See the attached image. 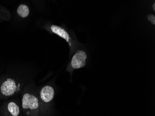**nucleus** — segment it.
I'll return each mask as SVG.
<instances>
[{"instance_id":"obj_2","label":"nucleus","mask_w":155,"mask_h":116,"mask_svg":"<svg viewBox=\"0 0 155 116\" xmlns=\"http://www.w3.org/2000/svg\"><path fill=\"white\" fill-rule=\"evenodd\" d=\"M21 90V83L15 78L7 77L0 82V97L3 98L15 95Z\"/></svg>"},{"instance_id":"obj_6","label":"nucleus","mask_w":155,"mask_h":116,"mask_svg":"<svg viewBox=\"0 0 155 116\" xmlns=\"http://www.w3.org/2000/svg\"><path fill=\"white\" fill-rule=\"evenodd\" d=\"M16 13L18 16L22 18H26L29 15L30 10L28 5L25 4H21L17 7Z\"/></svg>"},{"instance_id":"obj_1","label":"nucleus","mask_w":155,"mask_h":116,"mask_svg":"<svg viewBox=\"0 0 155 116\" xmlns=\"http://www.w3.org/2000/svg\"><path fill=\"white\" fill-rule=\"evenodd\" d=\"M45 28L48 32L55 34L67 41L69 47L70 54L71 55L75 53L77 50L81 48V44L76 38L75 36L65 28L54 24H50L46 25Z\"/></svg>"},{"instance_id":"obj_4","label":"nucleus","mask_w":155,"mask_h":116,"mask_svg":"<svg viewBox=\"0 0 155 116\" xmlns=\"http://www.w3.org/2000/svg\"><path fill=\"white\" fill-rule=\"evenodd\" d=\"M21 104L23 109L30 111H35L39 109L40 102L38 97L35 94L27 92L22 95Z\"/></svg>"},{"instance_id":"obj_8","label":"nucleus","mask_w":155,"mask_h":116,"mask_svg":"<svg viewBox=\"0 0 155 116\" xmlns=\"http://www.w3.org/2000/svg\"><path fill=\"white\" fill-rule=\"evenodd\" d=\"M147 19L150 22L153 24V25H155V15H153L152 14H150L148 16H147Z\"/></svg>"},{"instance_id":"obj_5","label":"nucleus","mask_w":155,"mask_h":116,"mask_svg":"<svg viewBox=\"0 0 155 116\" xmlns=\"http://www.w3.org/2000/svg\"><path fill=\"white\" fill-rule=\"evenodd\" d=\"M54 94V90L52 86L48 85H45L40 90L39 98L43 102L48 103L53 100Z\"/></svg>"},{"instance_id":"obj_9","label":"nucleus","mask_w":155,"mask_h":116,"mask_svg":"<svg viewBox=\"0 0 155 116\" xmlns=\"http://www.w3.org/2000/svg\"><path fill=\"white\" fill-rule=\"evenodd\" d=\"M152 7H153V10H154V11H155V3L154 2V3H153V5H152Z\"/></svg>"},{"instance_id":"obj_3","label":"nucleus","mask_w":155,"mask_h":116,"mask_svg":"<svg viewBox=\"0 0 155 116\" xmlns=\"http://www.w3.org/2000/svg\"><path fill=\"white\" fill-rule=\"evenodd\" d=\"M87 58V55L85 51L80 48L77 50L69 64L68 70L71 71L84 68L86 66Z\"/></svg>"},{"instance_id":"obj_7","label":"nucleus","mask_w":155,"mask_h":116,"mask_svg":"<svg viewBox=\"0 0 155 116\" xmlns=\"http://www.w3.org/2000/svg\"><path fill=\"white\" fill-rule=\"evenodd\" d=\"M7 108L8 112L13 116H17L20 113V108L15 101H10L7 104Z\"/></svg>"}]
</instances>
